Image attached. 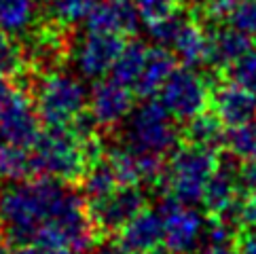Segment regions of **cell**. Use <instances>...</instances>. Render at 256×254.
I'll list each match as a JSON object with an SVG mask.
<instances>
[{
  "label": "cell",
  "mask_w": 256,
  "mask_h": 254,
  "mask_svg": "<svg viewBox=\"0 0 256 254\" xmlns=\"http://www.w3.org/2000/svg\"><path fill=\"white\" fill-rule=\"evenodd\" d=\"M62 180L38 176L32 182L6 186L0 193V224L15 246L34 244L36 235L51 220L62 197L66 195Z\"/></svg>",
  "instance_id": "6da1fadb"
},
{
  "label": "cell",
  "mask_w": 256,
  "mask_h": 254,
  "mask_svg": "<svg viewBox=\"0 0 256 254\" xmlns=\"http://www.w3.org/2000/svg\"><path fill=\"white\" fill-rule=\"evenodd\" d=\"M30 155L34 174L62 182H80L89 170L83 140L70 130V125L44 127Z\"/></svg>",
  "instance_id": "7a4b0ae2"
},
{
  "label": "cell",
  "mask_w": 256,
  "mask_h": 254,
  "mask_svg": "<svg viewBox=\"0 0 256 254\" xmlns=\"http://www.w3.org/2000/svg\"><path fill=\"white\" fill-rule=\"evenodd\" d=\"M218 168V150L184 144L172 152L159 186L172 193L182 206L201 204L204 188Z\"/></svg>",
  "instance_id": "3957f363"
},
{
  "label": "cell",
  "mask_w": 256,
  "mask_h": 254,
  "mask_svg": "<svg viewBox=\"0 0 256 254\" xmlns=\"http://www.w3.org/2000/svg\"><path fill=\"white\" fill-rule=\"evenodd\" d=\"M174 116L159 100H148L136 108L125 130L127 148L134 152H152V155H172L180 144V127L172 121Z\"/></svg>",
  "instance_id": "277c9868"
},
{
  "label": "cell",
  "mask_w": 256,
  "mask_h": 254,
  "mask_svg": "<svg viewBox=\"0 0 256 254\" xmlns=\"http://www.w3.org/2000/svg\"><path fill=\"white\" fill-rule=\"evenodd\" d=\"M87 92L83 83L66 72H49L38 83L36 110L47 127H64L85 110Z\"/></svg>",
  "instance_id": "5b68a950"
},
{
  "label": "cell",
  "mask_w": 256,
  "mask_h": 254,
  "mask_svg": "<svg viewBox=\"0 0 256 254\" xmlns=\"http://www.w3.org/2000/svg\"><path fill=\"white\" fill-rule=\"evenodd\" d=\"M212 83L195 68L180 66L170 74L159 92V102L170 110L176 121H188L210 108Z\"/></svg>",
  "instance_id": "8992f818"
},
{
  "label": "cell",
  "mask_w": 256,
  "mask_h": 254,
  "mask_svg": "<svg viewBox=\"0 0 256 254\" xmlns=\"http://www.w3.org/2000/svg\"><path fill=\"white\" fill-rule=\"evenodd\" d=\"M40 116L24 87H13L0 100V142L32 148L40 136Z\"/></svg>",
  "instance_id": "52a82bcc"
},
{
  "label": "cell",
  "mask_w": 256,
  "mask_h": 254,
  "mask_svg": "<svg viewBox=\"0 0 256 254\" xmlns=\"http://www.w3.org/2000/svg\"><path fill=\"white\" fill-rule=\"evenodd\" d=\"M87 208L96 231L100 235H112L146 210V195L140 186H118L110 195L87 202Z\"/></svg>",
  "instance_id": "ba28073f"
},
{
  "label": "cell",
  "mask_w": 256,
  "mask_h": 254,
  "mask_svg": "<svg viewBox=\"0 0 256 254\" xmlns=\"http://www.w3.org/2000/svg\"><path fill=\"white\" fill-rule=\"evenodd\" d=\"M125 47L123 36L106 32H87L74 53L76 68L87 78H102L112 70L116 58Z\"/></svg>",
  "instance_id": "9c48e42d"
},
{
  "label": "cell",
  "mask_w": 256,
  "mask_h": 254,
  "mask_svg": "<svg viewBox=\"0 0 256 254\" xmlns=\"http://www.w3.org/2000/svg\"><path fill=\"white\" fill-rule=\"evenodd\" d=\"M134 108V94L132 89L110 78H98V83L91 89L89 96V110L96 116L100 127L118 125Z\"/></svg>",
  "instance_id": "30bf717a"
},
{
  "label": "cell",
  "mask_w": 256,
  "mask_h": 254,
  "mask_svg": "<svg viewBox=\"0 0 256 254\" xmlns=\"http://www.w3.org/2000/svg\"><path fill=\"white\" fill-rule=\"evenodd\" d=\"M210 108L220 116L226 127L246 125L256 121V94L231 83V80L220 83L218 78L212 85Z\"/></svg>",
  "instance_id": "8fae6325"
},
{
  "label": "cell",
  "mask_w": 256,
  "mask_h": 254,
  "mask_svg": "<svg viewBox=\"0 0 256 254\" xmlns=\"http://www.w3.org/2000/svg\"><path fill=\"white\" fill-rule=\"evenodd\" d=\"M85 22L87 32L127 36L138 32L142 17L136 6V0H100Z\"/></svg>",
  "instance_id": "7c38bea8"
},
{
  "label": "cell",
  "mask_w": 256,
  "mask_h": 254,
  "mask_svg": "<svg viewBox=\"0 0 256 254\" xmlns=\"http://www.w3.org/2000/svg\"><path fill=\"white\" fill-rule=\"evenodd\" d=\"M166 222L159 210H142L118 231V246L127 254H146L163 246Z\"/></svg>",
  "instance_id": "4fadbf2b"
},
{
  "label": "cell",
  "mask_w": 256,
  "mask_h": 254,
  "mask_svg": "<svg viewBox=\"0 0 256 254\" xmlns=\"http://www.w3.org/2000/svg\"><path fill=\"white\" fill-rule=\"evenodd\" d=\"M166 222V240L163 246L170 254H193L204 240L206 220L193 208H178L172 214L163 216Z\"/></svg>",
  "instance_id": "5bb4252c"
},
{
  "label": "cell",
  "mask_w": 256,
  "mask_h": 254,
  "mask_svg": "<svg viewBox=\"0 0 256 254\" xmlns=\"http://www.w3.org/2000/svg\"><path fill=\"white\" fill-rule=\"evenodd\" d=\"M252 51V40L248 34L235 30L233 26L226 28H216L210 34V56L208 64L214 70H226L233 66L237 60H242L246 53Z\"/></svg>",
  "instance_id": "9a60e30c"
},
{
  "label": "cell",
  "mask_w": 256,
  "mask_h": 254,
  "mask_svg": "<svg viewBox=\"0 0 256 254\" xmlns=\"http://www.w3.org/2000/svg\"><path fill=\"white\" fill-rule=\"evenodd\" d=\"M226 130L228 127L222 123L220 116L212 108H208V110L195 114L193 119L184 121V125L180 127V134L184 144L220 150V146H224L226 142Z\"/></svg>",
  "instance_id": "2e32d148"
},
{
  "label": "cell",
  "mask_w": 256,
  "mask_h": 254,
  "mask_svg": "<svg viewBox=\"0 0 256 254\" xmlns=\"http://www.w3.org/2000/svg\"><path fill=\"white\" fill-rule=\"evenodd\" d=\"M176 70V56L170 53L163 47H152L148 49V56H146L142 74L136 83V94L140 98L150 100L154 96H159L161 87L166 85V80L170 78V74Z\"/></svg>",
  "instance_id": "e0dca14e"
},
{
  "label": "cell",
  "mask_w": 256,
  "mask_h": 254,
  "mask_svg": "<svg viewBox=\"0 0 256 254\" xmlns=\"http://www.w3.org/2000/svg\"><path fill=\"white\" fill-rule=\"evenodd\" d=\"M172 47H174V56L182 62V66L188 68L204 66V64H208V56H210V34L199 22L190 20L180 30Z\"/></svg>",
  "instance_id": "ac0fdd59"
},
{
  "label": "cell",
  "mask_w": 256,
  "mask_h": 254,
  "mask_svg": "<svg viewBox=\"0 0 256 254\" xmlns=\"http://www.w3.org/2000/svg\"><path fill=\"white\" fill-rule=\"evenodd\" d=\"M38 13V0H0V32L28 34Z\"/></svg>",
  "instance_id": "d6986e66"
},
{
  "label": "cell",
  "mask_w": 256,
  "mask_h": 254,
  "mask_svg": "<svg viewBox=\"0 0 256 254\" xmlns=\"http://www.w3.org/2000/svg\"><path fill=\"white\" fill-rule=\"evenodd\" d=\"M146 56H148V49L142 40H132L127 42L121 56L116 58L114 66L110 70V76L118 83H123L127 87H132L138 83V78L142 74V68H144V62H146Z\"/></svg>",
  "instance_id": "ffe728a7"
},
{
  "label": "cell",
  "mask_w": 256,
  "mask_h": 254,
  "mask_svg": "<svg viewBox=\"0 0 256 254\" xmlns=\"http://www.w3.org/2000/svg\"><path fill=\"white\" fill-rule=\"evenodd\" d=\"M34 174L32 155L24 146L0 142V180L20 182Z\"/></svg>",
  "instance_id": "44dd1931"
},
{
  "label": "cell",
  "mask_w": 256,
  "mask_h": 254,
  "mask_svg": "<svg viewBox=\"0 0 256 254\" xmlns=\"http://www.w3.org/2000/svg\"><path fill=\"white\" fill-rule=\"evenodd\" d=\"M118 186L121 184H118V180H116L108 159L94 163V166L87 170L83 180H80V188H83V195L87 197V202H96V199L110 195Z\"/></svg>",
  "instance_id": "7402d4cb"
},
{
  "label": "cell",
  "mask_w": 256,
  "mask_h": 254,
  "mask_svg": "<svg viewBox=\"0 0 256 254\" xmlns=\"http://www.w3.org/2000/svg\"><path fill=\"white\" fill-rule=\"evenodd\" d=\"M108 163L121 186H138L142 182L138 155L132 148H110L108 150Z\"/></svg>",
  "instance_id": "603a6c76"
},
{
  "label": "cell",
  "mask_w": 256,
  "mask_h": 254,
  "mask_svg": "<svg viewBox=\"0 0 256 254\" xmlns=\"http://www.w3.org/2000/svg\"><path fill=\"white\" fill-rule=\"evenodd\" d=\"M98 2L100 0H44L51 20L66 26V28L76 22L87 20V15L94 11Z\"/></svg>",
  "instance_id": "cb8c5ba5"
},
{
  "label": "cell",
  "mask_w": 256,
  "mask_h": 254,
  "mask_svg": "<svg viewBox=\"0 0 256 254\" xmlns=\"http://www.w3.org/2000/svg\"><path fill=\"white\" fill-rule=\"evenodd\" d=\"M224 148L231 150L235 157H240L244 161L256 159V121L228 127Z\"/></svg>",
  "instance_id": "d4e9b609"
},
{
  "label": "cell",
  "mask_w": 256,
  "mask_h": 254,
  "mask_svg": "<svg viewBox=\"0 0 256 254\" xmlns=\"http://www.w3.org/2000/svg\"><path fill=\"white\" fill-rule=\"evenodd\" d=\"M26 51L13 40L11 34L0 32V74L15 76L26 68Z\"/></svg>",
  "instance_id": "484cf974"
},
{
  "label": "cell",
  "mask_w": 256,
  "mask_h": 254,
  "mask_svg": "<svg viewBox=\"0 0 256 254\" xmlns=\"http://www.w3.org/2000/svg\"><path fill=\"white\" fill-rule=\"evenodd\" d=\"M188 22H190L188 13L184 11V8H180V11H176L174 15L166 17V20L148 24V34H150L152 40H157L161 44V47H163V44H174L176 36L180 34V30L184 28Z\"/></svg>",
  "instance_id": "4316f807"
},
{
  "label": "cell",
  "mask_w": 256,
  "mask_h": 254,
  "mask_svg": "<svg viewBox=\"0 0 256 254\" xmlns=\"http://www.w3.org/2000/svg\"><path fill=\"white\" fill-rule=\"evenodd\" d=\"M226 22L250 38L256 36V0H235L226 13Z\"/></svg>",
  "instance_id": "83f0119b"
},
{
  "label": "cell",
  "mask_w": 256,
  "mask_h": 254,
  "mask_svg": "<svg viewBox=\"0 0 256 254\" xmlns=\"http://www.w3.org/2000/svg\"><path fill=\"white\" fill-rule=\"evenodd\" d=\"M224 76L231 83L256 94V51L246 53L242 60H237L233 66H228L224 70Z\"/></svg>",
  "instance_id": "f1b7e54d"
},
{
  "label": "cell",
  "mask_w": 256,
  "mask_h": 254,
  "mask_svg": "<svg viewBox=\"0 0 256 254\" xmlns=\"http://www.w3.org/2000/svg\"><path fill=\"white\" fill-rule=\"evenodd\" d=\"M237 226L222 216H210L204 229V242L208 246H231L237 235Z\"/></svg>",
  "instance_id": "f546056e"
},
{
  "label": "cell",
  "mask_w": 256,
  "mask_h": 254,
  "mask_svg": "<svg viewBox=\"0 0 256 254\" xmlns=\"http://www.w3.org/2000/svg\"><path fill=\"white\" fill-rule=\"evenodd\" d=\"M136 6H138L142 22L148 26V24L161 22L166 17L174 15L176 11H180L182 2L180 0H136Z\"/></svg>",
  "instance_id": "4dcf8cb0"
},
{
  "label": "cell",
  "mask_w": 256,
  "mask_h": 254,
  "mask_svg": "<svg viewBox=\"0 0 256 254\" xmlns=\"http://www.w3.org/2000/svg\"><path fill=\"white\" fill-rule=\"evenodd\" d=\"M256 226V193L242 195L240 202V229Z\"/></svg>",
  "instance_id": "1f68e13d"
},
{
  "label": "cell",
  "mask_w": 256,
  "mask_h": 254,
  "mask_svg": "<svg viewBox=\"0 0 256 254\" xmlns=\"http://www.w3.org/2000/svg\"><path fill=\"white\" fill-rule=\"evenodd\" d=\"M233 250L237 254H256V226H248V229L237 231Z\"/></svg>",
  "instance_id": "d6a6232c"
},
{
  "label": "cell",
  "mask_w": 256,
  "mask_h": 254,
  "mask_svg": "<svg viewBox=\"0 0 256 254\" xmlns=\"http://www.w3.org/2000/svg\"><path fill=\"white\" fill-rule=\"evenodd\" d=\"M240 186L246 193H256V159L244 161L240 170Z\"/></svg>",
  "instance_id": "836d02e7"
},
{
  "label": "cell",
  "mask_w": 256,
  "mask_h": 254,
  "mask_svg": "<svg viewBox=\"0 0 256 254\" xmlns=\"http://www.w3.org/2000/svg\"><path fill=\"white\" fill-rule=\"evenodd\" d=\"M201 2L208 4L210 13H212L214 17H218V15H226L235 0H201Z\"/></svg>",
  "instance_id": "e575fe53"
},
{
  "label": "cell",
  "mask_w": 256,
  "mask_h": 254,
  "mask_svg": "<svg viewBox=\"0 0 256 254\" xmlns=\"http://www.w3.org/2000/svg\"><path fill=\"white\" fill-rule=\"evenodd\" d=\"M11 254H40V248L36 244H20V246L13 248Z\"/></svg>",
  "instance_id": "d590c367"
},
{
  "label": "cell",
  "mask_w": 256,
  "mask_h": 254,
  "mask_svg": "<svg viewBox=\"0 0 256 254\" xmlns=\"http://www.w3.org/2000/svg\"><path fill=\"white\" fill-rule=\"evenodd\" d=\"M197 254H237V252L231 250L228 246H208L206 250H201Z\"/></svg>",
  "instance_id": "8d00e7d4"
},
{
  "label": "cell",
  "mask_w": 256,
  "mask_h": 254,
  "mask_svg": "<svg viewBox=\"0 0 256 254\" xmlns=\"http://www.w3.org/2000/svg\"><path fill=\"white\" fill-rule=\"evenodd\" d=\"M40 254H76V252L66 246H56V248H40Z\"/></svg>",
  "instance_id": "74e56055"
},
{
  "label": "cell",
  "mask_w": 256,
  "mask_h": 254,
  "mask_svg": "<svg viewBox=\"0 0 256 254\" xmlns=\"http://www.w3.org/2000/svg\"><path fill=\"white\" fill-rule=\"evenodd\" d=\"M11 83H8V76H2V74H0V100H2L8 92H11Z\"/></svg>",
  "instance_id": "f35d334b"
},
{
  "label": "cell",
  "mask_w": 256,
  "mask_h": 254,
  "mask_svg": "<svg viewBox=\"0 0 256 254\" xmlns=\"http://www.w3.org/2000/svg\"><path fill=\"white\" fill-rule=\"evenodd\" d=\"M98 254H127V252L118 246V244H114V246H104Z\"/></svg>",
  "instance_id": "ab89813d"
},
{
  "label": "cell",
  "mask_w": 256,
  "mask_h": 254,
  "mask_svg": "<svg viewBox=\"0 0 256 254\" xmlns=\"http://www.w3.org/2000/svg\"><path fill=\"white\" fill-rule=\"evenodd\" d=\"M0 254H11L8 252V240H6L4 231H0Z\"/></svg>",
  "instance_id": "60d3db41"
},
{
  "label": "cell",
  "mask_w": 256,
  "mask_h": 254,
  "mask_svg": "<svg viewBox=\"0 0 256 254\" xmlns=\"http://www.w3.org/2000/svg\"><path fill=\"white\" fill-rule=\"evenodd\" d=\"M146 254H170L168 250H163V248H159V250H154V252H146Z\"/></svg>",
  "instance_id": "b9f144b4"
}]
</instances>
